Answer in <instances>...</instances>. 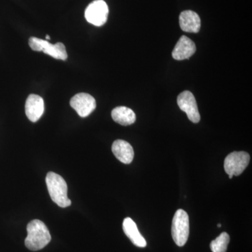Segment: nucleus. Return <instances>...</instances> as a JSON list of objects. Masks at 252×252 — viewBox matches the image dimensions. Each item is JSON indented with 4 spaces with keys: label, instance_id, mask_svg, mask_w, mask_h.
<instances>
[{
    "label": "nucleus",
    "instance_id": "9d476101",
    "mask_svg": "<svg viewBox=\"0 0 252 252\" xmlns=\"http://www.w3.org/2000/svg\"><path fill=\"white\" fill-rule=\"evenodd\" d=\"M196 51L195 43L187 36H181L172 51V57L177 61H183L191 57Z\"/></svg>",
    "mask_w": 252,
    "mask_h": 252
},
{
    "label": "nucleus",
    "instance_id": "9b49d317",
    "mask_svg": "<svg viewBox=\"0 0 252 252\" xmlns=\"http://www.w3.org/2000/svg\"><path fill=\"white\" fill-rule=\"evenodd\" d=\"M112 150L118 160L123 163L130 164L133 160V148L130 144L125 140L114 141L112 144Z\"/></svg>",
    "mask_w": 252,
    "mask_h": 252
},
{
    "label": "nucleus",
    "instance_id": "6e6552de",
    "mask_svg": "<svg viewBox=\"0 0 252 252\" xmlns=\"http://www.w3.org/2000/svg\"><path fill=\"white\" fill-rule=\"evenodd\" d=\"M70 105L79 117H87L96 108V101L91 94L81 93L75 94L71 99Z\"/></svg>",
    "mask_w": 252,
    "mask_h": 252
},
{
    "label": "nucleus",
    "instance_id": "f3484780",
    "mask_svg": "<svg viewBox=\"0 0 252 252\" xmlns=\"http://www.w3.org/2000/svg\"><path fill=\"white\" fill-rule=\"evenodd\" d=\"M228 177H229V179H232L233 177V176L232 175H228Z\"/></svg>",
    "mask_w": 252,
    "mask_h": 252
},
{
    "label": "nucleus",
    "instance_id": "423d86ee",
    "mask_svg": "<svg viewBox=\"0 0 252 252\" xmlns=\"http://www.w3.org/2000/svg\"><path fill=\"white\" fill-rule=\"evenodd\" d=\"M250 157L245 152H234L227 156L224 160V170L228 175H241L250 163Z\"/></svg>",
    "mask_w": 252,
    "mask_h": 252
},
{
    "label": "nucleus",
    "instance_id": "f8f14e48",
    "mask_svg": "<svg viewBox=\"0 0 252 252\" xmlns=\"http://www.w3.org/2000/svg\"><path fill=\"white\" fill-rule=\"evenodd\" d=\"M180 25L183 31L198 33L200 29V18L197 13L187 10L180 15Z\"/></svg>",
    "mask_w": 252,
    "mask_h": 252
},
{
    "label": "nucleus",
    "instance_id": "39448f33",
    "mask_svg": "<svg viewBox=\"0 0 252 252\" xmlns=\"http://www.w3.org/2000/svg\"><path fill=\"white\" fill-rule=\"evenodd\" d=\"M108 15L109 7L104 0H94L88 6L85 11L86 21L97 27L105 24Z\"/></svg>",
    "mask_w": 252,
    "mask_h": 252
},
{
    "label": "nucleus",
    "instance_id": "2eb2a0df",
    "mask_svg": "<svg viewBox=\"0 0 252 252\" xmlns=\"http://www.w3.org/2000/svg\"><path fill=\"white\" fill-rule=\"evenodd\" d=\"M229 242V235L223 232L218 238L212 241L210 243V249L212 252H226Z\"/></svg>",
    "mask_w": 252,
    "mask_h": 252
},
{
    "label": "nucleus",
    "instance_id": "f257e3e1",
    "mask_svg": "<svg viewBox=\"0 0 252 252\" xmlns=\"http://www.w3.org/2000/svg\"><path fill=\"white\" fill-rule=\"evenodd\" d=\"M27 231L28 236L25 240V245L31 251L42 250L51 241L49 230L40 220H34L30 222Z\"/></svg>",
    "mask_w": 252,
    "mask_h": 252
},
{
    "label": "nucleus",
    "instance_id": "7ed1b4c3",
    "mask_svg": "<svg viewBox=\"0 0 252 252\" xmlns=\"http://www.w3.org/2000/svg\"><path fill=\"white\" fill-rule=\"evenodd\" d=\"M172 235L176 245L183 247L189 235V218L185 210L180 209L175 212L172 220Z\"/></svg>",
    "mask_w": 252,
    "mask_h": 252
},
{
    "label": "nucleus",
    "instance_id": "ddd939ff",
    "mask_svg": "<svg viewBox=\"0 0 252 252\" xmlns=\"http://www.w3.org/2000/svg\"><path fill=\"white\" fill-rule=\"evenodd\" d=\"M123 229H124L126 236L130 239V241L135 246L142 248H145L147 246V241H146L144 237L141 235L138 228H137V225L132 219L127 217L124 220Z\"/></svg>",
    "mask_w": 252,
    "mask_h": 252
},
{
    "label": "nucleus",
    "instance_id": "a211bd4d",
    "mask_svg": "<svg viewBox=\"0 0 252 252\" xmlns=\"http://www.w3.org/2000/svg\"><path fill=\"white\" fill-rule=\"evenodd\" d=\"M217 226L220 227V226H221V225H220V223H219V224L217 225Z\"/></svg>",
    "mask_w": 252,
    "mask_h": 252
},
{
    "label": "nucleus",
    "instance_id": "f03ea898",
    "mask_svg": "<svg viewBox=\"0 0 252 252\" xmlns=\"http://www.w3.org/2000/svg\"><path fill=\"white\" fill-rule=\"evenodd\" d=\"M46 183L51 200L59 207L65 208L72 202L67 197V185L61 175L49 172L46 177Z\"/></svg>",
    "mask_w": 252,
    "mask_h": 252
},
{
    "label": "nucleus",
    "instance_id": "1a4fd4ad",
    "mask_svg": "<svg viewBox=\"0 0 252 252\" xmlns=\"http://www.w3.org/2000/svg\"><path fill=\"white\" fill-rule=\"evenodd\" d=\"M44 112V102L42 97L37 94H30L26 102V114L28 119L35 123L39 120Z\"/></svg>",
    "mask_w": 252,
    "mask_h": 252
},
{
    "label": "nucleus",
    "instance_id": "20e7f679",
    "mask_svg": "<svg viewBox=\"0 0 252 252\" xmlns=\"http://www.w3.org/2000/svg\"><path fill=\"white\" fill-rule=\"evenodd\" d=\"M29 45L33 51H42L54 59L62 61H65L67 59L66 48L63 43L51 44L49 41L44 39L31 37L29 39Z\"/></svg>",
    "mask_w": 252,
    "mask_h": 252
},
{
    "label": "nucleus",
    "instance_id": "4468645a",
    "mask_svg": "<svg viewBox=\"0 0 252 252\" xmlns=\"http://www.w3.org/2000/svg\"><path fill=\"white\" fill-rule=\"evenodd\" d=\"M112 117L114 122L122 126H130L136 121L135 112L126 107H117L113 109Z\"/></svg>",
    "mask_w": 252,
    "mask_h": 252
},
{
    "label": "nucleus",
    "instance_id": "dca6fc26",
    "mask_svg": "<svg viewBox=\"0 0 252 252\" xmlns=\"http://www.w3.org/2000/svg\"><path fill=\"white\" fill-rule=\"evenodd\" d=\"M46 39H50V36H49V35H46Z\"/></svg>",
    "mask_w": 252,
    "mask_h": 252
},
{
    "label": "nucleus",
    "instance_id": "0eeeda50",
    "mask_svg": "<svg viewBox=\"0 0 252 252\" xmlns=\"http://www.w3.org/2000/svg\"><path fill=\"white\" fill-rule=\"evenodd\" d=\"M177 104L181 110L187 114L190 122L197 124L200 121L198 105L193 94L190 91H185L181 93L177 97Z\"/></svg>",
    "mask_w": 252,
    "mask_h": 252
}]
</instances>
